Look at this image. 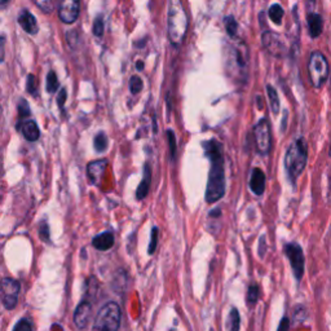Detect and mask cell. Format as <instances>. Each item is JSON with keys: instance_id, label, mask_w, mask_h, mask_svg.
<instances>
[{"instance_id": "4316f807", "label": "cell", "mask_w": 331, "mask_h": 331, "mask_svg": "<svg viewBox=\"0 0 331 331\" xmlns=\"http://www.w3.org/2000/svg\"><path fill=\"white\" fill-rule=\"evenodd\" d=\"M158 228L153 227L151 228V233H150V243H149V248H148V254L149 255H153L157 250V245H158Z\"/></svg>"}, {"instance_id": "1f68e13d", "label": "cell", "mask_w": 331, "mask_h": 331, "mask_svg": "<svg viewBox=\"0 0 331 331\" xmlns=\"http://www.w3.org/2000/svg\"><path fill=\"white\" fill-rule=\"evenodd\" d=\"M18 112H20L21 119H26L27 117H30V106L27 104V101L24 100V98L18 104Z\"/></svg>"}, {"instance_id": "d590c367", "label": "cell", "mask_w": 331, "mask_h": 331, "mask_svg": "<svg viewBox=\"0 0 331 331\" xmlns=\"http://www.w3.org/2000/svg\"><path fill=\"white\" fill-rule=\"evenodd\" d=\"M288 329H290V320H288L287 317H284L281 322H280L277 331H288Z\"/></svg>"}, {"instance_id": "8d00e7d4", "label": "cell", "mask_w": 331, "mask_h": 331, "mask_svg": "<svg viewBox=\"0 0 331 331\" xmlns=\"http://www.w3.org/2000/svg\"><path fill=\"white\" fill-rule=\"evenodd\" d=\"M265 237H261L260 238V246H259V255L261 256V258H264V255H265Z\"/></svg>"}, {"instance_id": "e575fe53", "label": "cell", "mask_w": 331, "mask_h": 331, "mask_svg": "<svg viewBox=\"0 0 331 331\" xmlns=\"http://www.w3.org/2000/svg\"><path fill=\"white\" fill-rule=\"evenodd\" d=\"M66 95H68V92H66L65 88H62L61 91H60V94H58V97H57V102H58V106H60V109L64 108V105H65V101H66Z\"/></svg>"}, {"instance_id": "74e56055", "label": "cell", "mask_w": 331, "mask_h": 331, "mask_svg": "<svg viewBox=\"0 0 331 331\" xmlns=\"http://www.w3.org/2000/svg\"><path fill=\"white\" fill-rule=\"evenodd\" d=\"M137 69H139V70H142V69H144V62L142 61L137 62Z\"/></svg>"}, {"instance_id": "4dcf8cb0", "label": "cell", "mask_w": 331, "mask_h": 331, "mask_svg": "<svg viewBox=\"0 0 331 331\" xmlns=\"http://www.w3.org/2000/svg\"><path fill=\"white\" fill-rule=\"evenodd\" d=\"M167 137H168V144H169V151H171V158L172 161L176 157V137L172 130L167 131Z\"/></svg>"}, {"instance_id": "e0dca14e", "label": "cell", "mask_w": 331, "mask_h": 331, "mask_svg": "<svg viewBox=\"0 0 331 331\" xmlns=\"http://www.w3.org/2000/svg\"><path fill=\"white\" fill-rule=\"evenodd\" d=\"M150 183H151V167L149 163L144 166V176H142V180H141L140 185L137 188L136 191V198L139 201L144 199L149 193V189H150Z\"/></svg>"}, {"instance_id": "4fadbf2b", "label": "cell", "mask_w": 331, "mask_h": 331, "mask_svg": "<svg viewBox=\"0 0 331 331\" xmlns=\"http://www.w3.org/2000/svg\"><path fill=\"white\" fill-rule=\"evenodd\" d=\"M18 24L21 25V27L25 30L26 33L30 34V35H35L39 31V26H38V22H36V18L34 17V15L31 12H29L27 9H22L18 15Z\"/></svg>"}, {"instance_id": "f546056e", "label": "cell", "mask_w": 331, "mask_h": 331, "mask_svg": "<svg viewBox=\"0 0 331 331\" xmlns=\"http://www.w3.org/2000/svg\"><path fill=\"white\" fill-rule=\"evenodd\" d=\"M13 331H34L33 322L29 318H22L15 325Z\"/></svg>"}, {"instance_id": "44dd1931", "label": "cell", "mask_w": 331, "mask_h": 331, "mask_svg": "<svg viewBox=\"0 0 331 331\" xmlns=\"http://www.w3.org/2000/svg\"><path fill=\"white\" fill-rule=\"evenodd\" d=\"M259 286L255 284H252L251 286H248L247 288V295H246V303H247V306L254 307L259 300Z\"/></svg>"}, {"instance_id": "9c48e42d", "label": "cell", "mask_w": 331, "mask_h": 331, "mask_svg": "<svg viewBox=\"0 0 331 331\" xmlns=\"http://www.w3.org/2000/svg\"><path fill=\"white\" fill-rule=\"evenodd\" d=\"M80 12L79 0H61L58 8V16L64 24H74L78 20Z\"/></svg>"}, {"instance_id": "ab89813d", "label": "cell", "mask_w": 331, "mask_h": 331, "mask_svg": "<svg viewBox=\"0 0 331 331\" xmlns=\"http://www.w3.org/2000/svg\"><path fill=\"white\" fill-rule=\"evenodd\" d=\"M169 331H175V330H173V329H171V330H169Z\"/></svg>"}, {"instance_id": "30bf717a", "label": "cell", "mask_w": 331, "mask_h": 331, "mask_svg": "<svg viewBox=\"0 0 331 331\" xmlns=\"http://www.w3.org/2000/svg\"><path fill=\"white\" fill-rule=\"evenodd\" d=\"M261 42L263 46L270 54H273L276 57H282L286 52V47L282 39L277 34L272 33V31H265L261 36Z\"/></svg>"}, {"instance_id": "7a4b0ae2", "label": "cell", "mask_w": 331, "mask_h": 331, "mask_svg": "<svg viewBox=\"0 0 331 331\" xmlns=\"http://www.w3.org/2000/svg\"><path fill=\"white\" fill-rule=\"evenodd\" d=\"M188 30V17L181 0H168L167 35L173 47L181 46Z\"/></svg>"}, {"instance_id": "2e32d148", "label": "cell", "mask_w": 331, "mask_h": 331, "mask_svg": "<svg viewBox=\"0 0 331 331\" xmlns=\"http://www.w3.org/2000/svg\"><path fill=\"white\" fill-rule=\"evenodd\" d=\"M114 234L112 232H104V233L97 234L92 239V246L98 251H108L114 246Z\"/></svg>"}, {"instance_id": "484cf974", "label": "cell", "mask_w": 331, "mask_h": 331, "mask_svg": "<svg viewBox=\"0 0 331 331\" xmlns=\"http://www.w3.org/2000/svg\"><path fill=\"white\" fill-rule=\"evenodd\" d=\"M33 1L44 13H50L54 9V4H56V0H33Z\"/></svg>"}, {"instance_id": "7c38bea8", "label": "cell", "mask_w": 331, "mask_h": 331, "mask_svg": "<svg viewBox=\"0 0 331 331\" xmlns=\"http://www.w3.org/2000/svg\"><path fill=\"white\" fill-rule=\"evenodd\" d=\"M108 167V161L106 159H98V161H95V162H91L87 167V173H88V177H90L91 184H95V185H98L104 176L105 169Z\"/></svg>"}, {"instance_id": "5bb4252c", "label": "cell", "mask_w": 331, "mask_h": 331, "mask_svg": "<svg viewBox=\"0 0 331 331\" xmlns=\"http://www.w3.org/2000/svg\"><path fill=\"white\" fill-rule=\"evenodd\" d=\"M17 128L21 131L26 140L36 141L40 137L39 127L33 119H21L17 124Z\"/></svg>"}, {"instance_id": "83f0119b", "label": "cell", "mask_w": 331, "mask_h": 331, "mask_svg": "<svg viewBox=\"0 0 331 331\" xmlns=\"http://www.w3.org/2000/svg\"><path fill=\"white\" fill-rule=\"evenodd\" d=\"M142 87H144V83H142V80H141L140 76L135 75V76H132V78H131L130 90L133 95L140 94L141 90H142Z\"/></svg>"}, {"instance_id": "ffe728a7", "label": "cell", "mask_w": 331, "mask_h": 331, "mask_svg": "<svg viewBox=\"0 0 331 331\" xmlns=\"http://www.w3.org/2000/svg\"><path fill=\"white\" fill-rule=\"evenodd\" d=\"M284 8H282L280 4H273V5L269 8V12H268L269 18L276 24V25H281L282 18H284Z\"/></svg>"}, {"instance_id": "52a82bcc", "label": "cell", "mask_w": 331, "mask_h": 331, "mask_svg": "<svg viewBox=\"0 0 331 331\" xmlns=\"http://www.w3.org/2000/svg\"><path fill=\"white\" fill-rule=\"evenodd\" d=\"M256 149L261 155L269 154L272 149V135H270V126L265 118L260 119L259 123L254 128Z\"/></svg>"}, {"instance_id": "cb8c5ba5", "label": "cell", "mask_w": 331, "mask_h": 331, "mask_svg": "<svg viewBox=\"0 0 331 331\" xmlns=\"http://www.w3.org/2000/svg\"><path fill=\"white\" fill-rule=\"evenodd\" d=\"M58 87H60V83H58L57 75L53 70H50L47 75V91L49 94H53L57 91Z\"/></svg>"}, {"instance_id": "8fae6325", "label": "cell", "mask_w": 331, "mask_h": 331, "mask_svg": "<svg viewBox=\"0 0 331 331\" xmlns=\"http://www.w3.org/2000/svg\"><path fill=\"white\" fill-rule=\"evenodd\" d=\"M91 314H92V300L86 296L74 312V324L76 325V328L80 330L86 328L91 318Z\"/></svg>"}, {"instance_id": "603a6c76", "label": "cell", "mask_w": 331, "mask_h": 331, "mask_svg": "<svg viewBox=\"0 0 331 331\" xmlns=\"http://www.w3.org/2000/svg\"><path fill=\"white\" fill-rule=\"evenodd\" d=\"M94 145L97 153H102V151L106 150V148H108V137H106V135L104 132L98 133L97 136L95 137Z\"/></svg>"}, {"instance_id": "9a60e30c", "label": "cell", "mask_w": 331, "mask_h": 331, "mask_svg": "<svg viewBox=\"0 0 331 331\" xmlns=\"http://www.w3.org/2000/svg\"><path fill=\"white\" fill-rule=\"evenodd\" d=\"M250 189L255 195H261L265 190V175L260 168H254L250 177Z\"/></svg>"}, {"instance_id": "ac0fdd59", "label": "cell", "mask_w": 331, "mask_h": 331, "mask_svg": "<svg viewBox=\"0 0 331 331\" xmlns=\"http://www.w3.org/2000/svg\"><path fill=\"white\" fill-rule=\"evenodd\" d=\"M308 26H309V34L312 38L320 36L324 29V21L322 17L317 13H310L308 16Z\"/></svg>"}, {"instance_id": "d6a6232c", "label": "cell", "mask_w": 331, "mask_h": 331, "mask_svg": "<svg viewBox=\"0 0 331 331\" xmlns=\"http://www.w3.org/2000/svg\"><path fill=\"white\" fill-rule=\"evenodd\" d=\"M39 236L43 241L49 242V228H48V224L46 223V221H43V223L40 224Z\"/></svg>"}, {"instance_id": "8992f818", "label": "cell", "mask_w": 331, "mask_h": 331, "mask_svg": "<svg viewBox=\"0 0 331 331\" xmlns=\"http://www.w3.org/2000/svg\"><path fill=\"white\" fill-rule=\"evenodd\" d=\"M284 254H286L288 261H290L292 273L295 276L296 281L300 282L303 276H304V264H306L302 247L295 242H291V243H287L284 246Z\"/></svg>"}, {"instance_id": "f35d334b", "label": "cell", "mask_w": 331, "mask_h": 331, "mask_svg": "<svg viewBox=\"0 0 331 331\" xmlns=\"http://www.w3.org/2000/svg\"><path fill=\"white\" fill-rule=\"evenodd\" d=\"M9 1H11V0H1V5H3V7H5V5H7Z\"/></svg>"}, {"instance_id": "7402d4cb", "label": "cell", "mask_w": 331, "mask_h": 331, "mask_svg": "<svg viewBox=\"0 0 331 331\" xmlns=\"http://www.w3.org/2000/svg\"><path fill=\"white\" fill-rule=\"evenodd\" d=\"M266 92H268V96H269V102L270 108H272V112H273L274 114H278L281 105H280V98H278L277 92H276V90H274L272 86L266 87Z\"/></svg>"}, {"instance_id": "d4e9b609", "label": "cell", "mask_w": 331, "mask_h": 331, "mask_svg": "<svg viewBox=\"0 0 331 331\" xmlns=\"http://www.w3.org/2000/svg\"><path fill=\"white\" fill-rule=\"evenodd\" d=\"M224 22H225V30H227L228 35L232 36V38H234V36H236V34H237V30H238L237 21H236V20H234V17H232V16H228V17L224 18Z\"/></svg>"}, {"instance_id": "5b68a950", "label": "cell", "mask_w": 331, "mask_h": 331, "mask_svg": "<svg viewBox=\"0 0 331 331\" xmlns=\"http://www.w3.org/2000/svg\"><path fill=\"white\" fill-rule=\"evenodd\" d=\"M308 72H309V79L316 88H321L324 86L329 75V65L328 60L325 54L320 50L312 52L308 62Z\"/></svg>"}, {"instance_id": "6da1fadb", "label": "cell", "mask_w": 331, "mask_h": 331, "mask_svg": "<svg viewBox=\"0 0 331 331\" xmlns=\"http://www.w3.org/2000/svg\"><path fill=\"white\" fill-rule=\"evenodd\" d=\"M206 155L211 161L209 173V181L206 188V202L215 203L225 194V171H224L223 145L219 141L213 140L203 142Z\"/></svg>"}, {"instance_id": "ba28073f", "label": "cell", "mask_w": 331, "mask_h": 331, "mask_svg": "<svg viewBox=\"0 0 331 331\" xmlns=\"http://www.w3.org/2000/svg\"><path fill=\"white\" fill-rule=\"evenodd\" d=\"M20 282L15 278H4L1 282V303L5 309L12 310L17 306L20 295Z\"/></svg>"}, {"instance_id": "3957f363", "label": "cell", "mask_w": 331, "mask_h": 331, "mask_svg": "<svg viewBox=\"0 0 331 331\" xmlns=\"http://www.w3.org/2000/svg\"><path fill=\"white\" fill-rule=\"evenodd\" d=\"M307 159H308L307 142L303 137H300L290 145L284 157V168L291 181H295L300 176L303 169L306 168Z\"/></svg>"}, {"instance_id": "f1b7e54d", "label": "cell", "mask_w": 331, "mask_h": 331, "mask_svg": "<svg viewBox=\"0 0 331 331\" xmlns=\"http://www.w3.org/2000/svg\"><path fill=\"white\" fill-rule=\"evenodd\" d=\"M92 31H94V34L97 38H101V36L104 35V18H102V16H97V17L95 18Z\"/></svg>"}, {"instance_id": "277c9868", "label": "cell", "mask_w": 331, "mask_h": 331, "mask_svg": "<svg viewBox=\"0 0 331 331\" xmlns=\"http://www.w3.org/2000/svg\"><path fill=\"white\" fill-rule=\"evenodd\" d=\"M122 321V310L118 303H106L95 318L91 331H118Z\"/></svg>"}, {"instance_id": "836d02e7", "label": "cell", "mask_w": 331, "mask_h": 331, "mask_svg": "<svg viewBox=\"0 0 331 331\" xmlns=\"http://www.w3.org/2000/svg\"><path fill=\"white\" fill-rule=\"evenodd\" d=\"M26 88H27V92H29V94L35 95L36 79H35V76L31 75V74L27 76V84H26Z\"/></svg>"}, {"instance_id": "d6986e66", "label": "cell", "mask_w": 331, "mask_h": 331, "mask_svg": "<svg viewBox=\"0 0 331 331\" xmlns=\"http://www.w3.org/2000/svg\"><path fill=\"white\" fill-rule=\"evenodd\" d=\"M241 329V314L237 308H232L227 320V331H239Z\"/></svg>"}]
</instances>
